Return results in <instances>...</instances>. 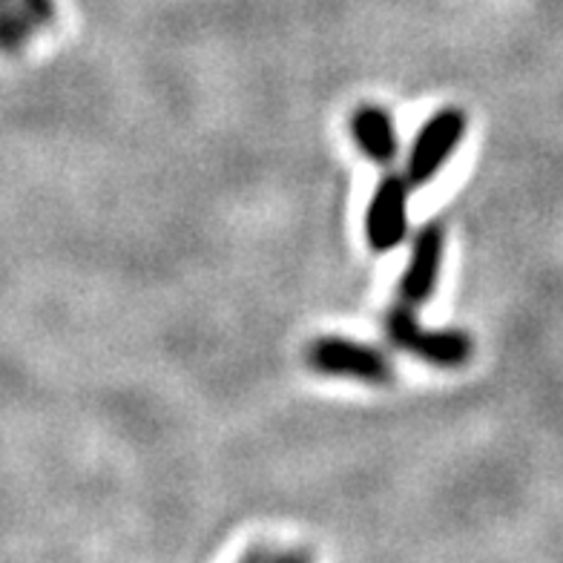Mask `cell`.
<instances>
[{
  "instance_id": "cell-6",
  "label": "cell",
  "mask_w": 563,
  "mask_h": 563,
  "mask_svg": "<svg viewBox=\"0 0 563 563\" xmlns=\"http://www.w3.org/2000/svg\"><path fill=\"white\" fill-rule=\"evenodd\" d=\"M55 0H0V55H21L55 23Z\"/></svg>"
},
{
  "instance_id": "cell-3",
  "label": "cell",
  "mask_w": 563,
  "mask_h": 563,
  "mask_svg": "<svg viewBox=\"0 0 563 563\" xmlns=\"http://www.w3.org/2000/svg\"><path fill=\"white\" fill-rule=\"evenodd\" d=\"M466 133L468 119L460 107H443L422 121L406 153V167H402V176L411 181V187L431 185L443 173L445 164L452 162Z\"/></svg>"
},
{
  "instance_id": "cell-1",
  "label": "cell",
  "mask_w": 563,
  "mask_h": 563,
  "mask_svg": "<svg viewBox=\"0 0 563 563\" xmlns=\"http://www.w3.org/2000/svg\"><path fill=\"white\" fill-rule=\"evenodd\" d=\"M386 336L391 349L440 371L466 368L475 354V340L460 328H431L417 317V308L397 302L386 313Z\"/></svg>"
},
{
  "instance_id": "cell-2",
  "label": "cell",
  "mask_w": 563,
  "mask_h": 563,
  "mask_svg": "<svg viewBox=\"0 0 563 563\" xmlns=\"http://www.w3.org/2000/svg\"><path fill=\"white\" fill-rule=\"evenodd\" d=\"M305 363L322 377L354 379L363 386H391L397 377L388 351L363 340H351V336H317L305 349Z\"/></svg>"
},
{
  "instance_id": "cell-5",
  "label": "cell",
  "mask_w": 563,
  "mask_h": 563,
  "mask_svg": "<svg viewBox=\"0 0 563 563\" xmlns=\"http://www.w3.org/2000/svg\"><path fill=\"white\" fill-rule=\"evenodd\" d=\"M445 260V228L440 222H426L411 239L406 267L397 282V297L408 308H422L438 294L440 274Z\"/></svg>"
},
{
  "instance_id": "cell-7",
  "label": "cell",
  "mask_w": 563,
  "mask_h": 563,
  "mask_svg": "<svg viewBox=\"0 0 563 563\" xmlns=\"http://www.w3.org/2000/svg\"><path fill=\"white\" fill-rule=\"evenodd\" d=\"M351 135L371 164H377L383 170H391L400 158V133L394 124V115L379 104H363L351 112Z\"/></svg>"
},
{
  "instance_id": "cell-4",
  "label": "cell",
  "mask_w": 563,
  "mask_h": 563,
  "mask_svg": "<svg viewBox=\"0 0 563 563\" xmlns=\"http://www.w3.org/2000/svg\"><path fill=\"white\" fill-rule=\"evenodd\" d=\"M411 181L402 173H386L379 178L365 208V245L371 253L386 256L408 239L411 228Z\"/></svg>"
}]
</instances>
